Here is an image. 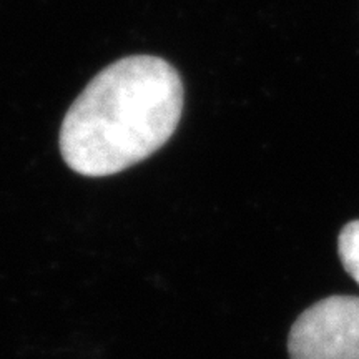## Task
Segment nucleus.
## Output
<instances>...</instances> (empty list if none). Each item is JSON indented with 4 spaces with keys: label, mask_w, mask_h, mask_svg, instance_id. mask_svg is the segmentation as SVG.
Here are the masks:
<instances>
[{
    "label": "nucleus",
    "mask_w": 359,
    "mask_h": 359,
    "mask_svg": "<svg viewBox=\"0 0 359 359\" xmlns=\"http://www.w3.org/2000/svg\"><path fill=\"white\" fill-rule=\"evenodd\" d=\"M182 111V79L168 62L151 55L122 58L72 103L60 130L62 156L83 177L120 173L160 150Z\"/></svg>",
    "instance_id": "obj_1"
},
{
    "label": "nucleus",
    "mask_w": 359,
    "mask_h": 359,
    "mask_svg": "<svg viewBox=\"0 0 359 359\" xmlns=\"http://www.w3.org/2000/svg\"><path fill=\"white\" fill-rule=\"evenodd\" d=\"M288 349L291 359H359L358 296H330L299 314Z\"/></svg>",
    "instance_id": "obj_2"
},
{
    "label": "nucleus",
    "mask_w": 359,
    "mask_h": 359,
    "mask_svg": "<svg viewBox=\"0 0 359 359\" xmlns=\"http://www.w3.org/2000/svg\"><path fill=\"white\" fill-rule=\"evenodd\" d=\"M338 253L346 273L359 285V219L348 223L341 230Z\"/></svg>",
    "instance_id": "obj_3"
}]
</instances>
